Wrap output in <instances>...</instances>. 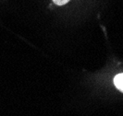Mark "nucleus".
Returning a JSON list of instances; mask_svg holds the SVG:
<instances>
[{
	"label": "nucleus",
	"instance_id": "f257e3e1",
	"mask_svg": "<svg viewBox=\"0 0 123 116\" xmlns=\"http://www.w3.org/2000/svg\"><path fill=\"white\" fill-rule=\"evenodd\" d=\"M114 83H115L117 89L123 92V73L118 74L116 76V77L114 78Z\"/></svg>",
	"mask_w": 123,
	"mask_h": 116
},
{
	"label": "nucleus",
	"instance_id": "f03ea898",
	"mask_svg": "<svg viewBox=\"0 0 123 116\" xmlns=\"http://www.w3.org/2000/svg\"><path fill=\"white\" fill-rule=\"evenodd\" d=\"M53 1H54V3L56 4L57 6H63V5L67 4L69 0H53Z\"/></svg>",
	"mask_w": 123,
	"mask_h": 116
}]
</instances>
